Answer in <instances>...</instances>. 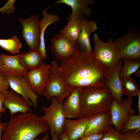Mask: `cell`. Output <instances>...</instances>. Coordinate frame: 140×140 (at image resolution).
Returning <instances> with one entry per match:
<instances>
[{
    "instance_id": "6da1fadb",
    "label": "cell",
    "mask_w": 140,
    "mask_h": 140,
    "mask_svg": "<svg viewBox=\"0 0 140 140\" xmlns=\"http://www.w3.org/2000/svg\"><path fill=\"white\" fill-rule=\"evenodd\" d=\"M59 68L64 82L74 89L105 87L109 72L92 53L79 49L72 58L61 62Z\"/></svg>"
},
{
    "instance_id": "7a4b0ae2",
    "label": "cell",
    "mask_w": 140,
    "mask_h": 140,
    "mask_svg": "<svg viewBox=\"0 0 140 140\" xmlns=\"http://www.w3.org/2000/svg\"><path fill=\"white\" fill-rule=\"evenodd\" d=\"M50 129L47 124L32 111L11 117L3 132L1 140H34Z\"/></svg>"
},
{
    "instance_id": "3957f363",
    "label": "cell",
    "mask_w": 140,
    "mask_h": 140,
    "mask_svg": "<svg viewBox=\"0 0 140 140\" xmlns=\"http://www.w3.org/2000/svg\"><path fill=\"white\" fill-rule=\"evenodd\" d=\"M113 99L108 88H82L80 117H93L102 112L110 111Z\"/></svg>"
},
{
    "instance_id": "277c9868",
    "label": "cell",
    "mask_w": 140,
    "mask_h": 140,
    "mask_svg": "<svg viewBox=\"0 0 140 140\" xmlns=\"http://www.w3.org/2000/svg\"><path fill=\"white\" fill-rule=\"evenodd\" d=\"M50 72L49 81L41 95L48 100L55 97L60 102L62 103L65 99L71 94L74 89L67 86L62 80L56 59L51 64Z\"/></svg>"
},
{
    "instance_id": "5b68a950",
    "label": "cell",
    "mask_w": 140,
    "mask_h": 140,
    "mask_svg": "<svg viewBox=\"0 0 140 140\" xmlns=\"http://www.w3.org/2000/svg\"><path fill=\"white\" fill-rule=\"evenodd\" d=\"M93 39L94 49L92 54L109 72L111 71L121 60L117 57L114 42L111 39L107 42L103 41L96 33Z\"/></svg>"
},
{
    "instance_id": "8992f818",
    "label": "cell",
    "mask_w": 140,
    "mask_h": 140,
    "mask_svg": "<svg viewBox=\"0 0 140 140\" xmlns=\"http://www.w3.org/2000/svg\"><path fill=\"white\" fill-rule=\"evenodd\" d=\"M51 49L56 59L61 63L73 57L79 47L77 40L73 39L60 32L51 39Z\"/></svg>"
},
{
    "instance_id": "52a82bcc",
    "label": "cell",
    "mask_w": 140,
    "mask_h": 140,
    "mask_svg": "<svg viewBox=\"0 0 140 140\" xmlns=\"http://www.w3.org/2000/svg\"><path fill=\"white\" fill-rule=\"evenodd\" d=\"M51 101L49 106L41 107L42 110L45 113L41 118L48 125L50 135L56 133L59 136L63 132V126L66 118L63 110L62 103L60 102L55 97H52Z\"/></svg>"
},
{
    "instance_id": "ba28073f",
    "label": "cell",
    "mask_w": 140,
    "mask_h": 140,
    "mask_svg": "<svg viewBox=\"0 0 140 140\" xmlns=\"http://www.w3.org/2000/svg\"><path fill=\"white\" fill-rule=\"evenodd\" d=\"M114 43L119 59L140 61V37L137 33L128 32Z\"/></svg>"
},
{
    "instance_id": "9c48e42d",
    "label": "cell",
    "mask_w": 140,
    "mask_h": 140,
    "mask_svg": "<svg viewBox=\"0 0 140 140\" xmlns=\"http://www.w3.org/2000/svg\"><path fill=\"white\" fill-rule=\"evenodd\" d=\"M133 101L132 97H128L127 99H122L119 103L113 98L110 111L111 120L115 129L120 132L130 116L136 113L132 107Z\"/></svg>"
},
{
    "instance_id": "30bf717a",
    "label": "cell",
    "mask_w": 140,
    "mask_h": 140,
    "mask_svg": "<svg viewBox=\"0 0 140 140\" xmlns=\"http://www.w3.org/2000/svg\"><path fill=\"white\" fill-rule=\"evenodd\" d=\"M39 19L37 14L32 15L26 19L20 17L17 19L23 26L22 37L31 50H37L39 48L40 35Z\"/></svg>"
},
{
    "instance_id": "8fae6325",
    "label": "cell",
    "mask_w": 140,
    "mask_h": 140,
    "mask_svg": "<svg viewBox=\"0 0 140 140\" xmlns=\"http://www.w3.org/2000/svg\"><path fill=\"white\" fill-rule=\"evenodd\" d=\"M4 76L11 89L27 100L30 106L33 105L34 108H38V96L24 76Z\"/></svg>"
},
{
    "instance_id": "7c38bea8",
    "label": "cell",
    "mask_w": 140,
    "mask_h": 140,
    "mask_svg": "<svg viewBox=\"0 0 140 140\" xmlns=\"http://www.w3.org/2000/svg\"><path fill=\"white\" fill-rule=\"evenodd\" d=\"M51 64H44L40 67L29 71L24 76L36 93L41 95L50 78Z\"/></svg>"
},
{
    "instance_id": "4fadbf2b",
    "label": "cell",
    "mask_w": 140,
    "mask_h": 140,
    "mask_svg": "<svg viewBox=\"0 0 140 140\" xmlns=\"http://www.w3.org/2000/svg\"><path fill=\"white\" fill-rule=\"evenodd\" d=\"M113 126L110 111L102 112L90 120L86 126L84 136L94 134L103 135L112 128Z\"/></svg>"
},
{
    "instance_id": "5bb4252c",
    "label": "cell",
    "mask_w": 140,
    "mask_h": 140,
    "mask_svg": "<svg viewBox=\"0 0 140 140\" xmlns=\"http://www.w3.org/2000/svg\"><path fill=\"white\" fill-rule=\"evenodd\" d=\"M5 93L4 106L9 110L11 117L18 113L31 111L28 102L18 93L10 89Z\"/></svg>"
},
{
    "instance_id": "9a60e30c",
    "label": "cell",
    "mask_w": 140,
    "mask_h": 140,
    "mask_svg": "<svg viewBox=\"0 0 140 140\" xmlns=\"http://www.w3.org/2000/svg\"><path fill=\"white\" fill-rule=\"evenodd\" d=\"M20 54L14 55L0 54L3 64L0 68V73L4 76H24L29 71L20 64Z\"/></svg>"
},
{
    "instance_id": "2e32d148",
    "label": "cell",
    "mask_w": 140,
    "mask_h": 140,
    "mask_svg": "<svg viewBox=\"0 0 140 140\" xmlns=\"http://www.w3.org/2000/svg\"><path fill=\"white\" fill-rule=\"evenodd\" d=\"M95 3L93 0H59L57 1L50 8L59 3H64L70 7L72 10L71 14L67 17L80 19L82 17L87 18L91 15L92 10L90 6Z\"/></svg>"
},
{
    "instance_id": "e0dca14e",
    "label": "cell",
    "mask_w": 140,
    "mask_h": 140,
    "mask_svg": "<svg viewBox=\"0 0 140 140\" xmlns=\"http://www.w3.org/2000/svg\"><path fill=\"white\" fill-rule=\"evenodd\" d=\"M93 117H80L76 120L66 119L63 132L71 140H77L84 136V133L89 122Z\"/></svg>"
},
{
    "instance_id": "ac0fdd59",
    "label": "cell",
    "mask_w": 140,
    "mask_h": 140,
    "mask_svg": "<svg viewBox=\"0 0 140 140\" xmlns=\"http://www.w3.org/2000/svg\"><path fill=\"white\" fill-rule=\"evenodd\" d=\"M81 29L77 40L79 49L85 52L92 53V49L90 38L92 33L98 29L97 24L94 20L88 21L87 18L82 17Z\"/></svg>"
},
{
    "instance_id": "d6986e66",
    "label": "cell",
    "mask_w": 140,
    "mask_h": 140,
    "mask_svg": "<svg viewBox=\"0 0 140 140\" xmlns=\"http://www.w3.org/2000/svg\"><path fill=\"white\" fill-rule=\"evenodd\" d=\"M81 88L74 89L62 104L63 111L66 118H75L80 117V95Z\"/></svg>"
},
{
    "instance_id": "ffe728a7",
    "label": "cell",
    "mask_w": 140,
    "mask_h": 140,
    "mask_svg": "<svg viewBox=\"0 0 140 140\" xmlns=\"http://www.w3.org/2000/svg\"><path fill=\"white\" fill-rule=\"evenodd\" d=\"M123 65L122 60L121 59L115 68L109 72L105 86V88L110 89L113 98H115L119 103L121 102L123 95L119 74Z\"/></svg>"
},
{
    "instance_id": "44dd1931",
    "label": "cell",
    "mask_w": 140,
    "mask_h": 140,
    "mask_svg": "<svg viewBox=\"0 0 140 140\" xmlns=\"http://www.w3.org/2000/svg\"><path fill=\"white\" fill-rule=\"evenodd\" d=\"M20 54V64L28 71L38 69L44 64V58L39 50L31 49L24 53Z\"/></svg>"
},
{
    "instance_id": "7402d4cb",
    "label": "cell",
    "mask_w": 140,
    "mask_h": 140,
    "mask_svg": "<svg viewBox=\"0 0 140 140\" xmlns=\"http://www.w3.org/2000/svg\"><path fill=\"white\" fill-rule=\"evenodd\" d=\"M43 14V18L39 21L40 35V45L38 50L44 59H46L47 52L44 39L45 32L47 26L53 23L58 22L60 18L58 15H55L53 13L49 14L44 11Z\"/></svg>"
},
{
    "instance_id": "603a6c76",
    "label": "cell",
    "mask_w": 140,
    "mask_h": 140,
    "mask_svg": "<svg viewBox=\"0 0 140 140\" xmlns=\"http://www.w3.org/2000/svg\"><path fill=\"white\" fill-rule=\"evenodd\" d=\"M66 26L60 31L73 39L77 40L81 29V19L71 18Z\"/></svg>"
},
{
    "instance_id": "cb8c5ba5",
    "label": "cell",
    "mask_w": 140,
    "mask_h": 140,
    "mask_svg": "<svg viewBox=\"0 0 140 140\" xmlns=\"http://www.w3.org/2000/svg\"><path fill=\"white\" fill-rule=\"evenodd\" d=\"M122 95L132 97L137 96L140 90L136 81L131 77L121 79Z\"/></svg>"
},
{
    "instance_id": "d4e9b609",
    "label": "cell",
    "mask_w": 140,
    "mask_h": 140,
    "mask_svg": "<svg viewBox=\"0 0 140 140\" xmlns=\"http://www.w3.org/2000/svg\"><path fill=\"white\" fill-rule=\"evenodd\" d=\"M0 46L10 53L14 54L19 52L22 45L17 36L14 35L10 39H0Z\"/></svg>"
},
{
    "instance_id": "484cf974",
    "label": "cell",
    "mask_w": 140,
    "mask_h": 140,
    "mask_svg": "<svg viewBox=\"0 0 140 140\" xmlns=\"http://www.w3.org/2000/svg\"><path fill=\"white\" fill-rule=\"evenodd\" d=\"M140 66V61L125 59L120 71L119 76L121 79L131 77L139 69Z\"/></svg>"
},
{
    "instance_id": "4316f807",
    "label": "cell",
    "mask_w": 140,
    "mask_h": 140,
    "mask_svg": "<svg viewBox=\"0 0 140 140\" xmlns=\"http://www.w3.org/2000/svg\"><path fill=\"white\" fill-rule=\"evenodd\" d=\"M140 129V115H133L130 117L122 130L121 133L135 130L136 133L139 132Z\"/></svg>"
},
{
    "instance_id": "83f0119b",
    "label": "cell",
    "mask_w": 140,
    "mask_h": 140,
    "mask_svg": "<svg viewBox=\"0 0 140 140\" xmlns=\"http://www.w3.org/2000/svg\"><path fill=\"white\" fill-rule=\"evenodd\" d=\"M123 139L122 134L112 128L103 134L100 140H123Z\"/></svg>"
},
{
    "instance_id": "f1b7e54d",
    "label": "cell",
    "mask_w": 140,
    "mask_h": 140,
    "mask_svg": "<svg viewBox=\"0 0 140 140\" xmlns=\"http://www.w3.org/2000/svg\"><path fill=\"white\" fill-rule=\"evenodd\" d=\"M15 0H9L3 7L0 9V12L3 14H12L15 11Z\"/></svg>"
},
{
    "instance_id": "f546056e",
    "label": "cell",
    "mask_w": 140,
    "mask_h": 140,
    "mask_svg": "<svg viewBox=\"0 0 140 140\" xmlns=\"http://www.w3.org/2000/svg\"><path fill=\"white\" fill-rule=\"evenodd\" d=\"M123 140H140V133H136L135 130H131L122 133Z\"/></svg>"
},
{
    "instance_id": "4dcf8cb0",
    "label": "cell",
    "mask_w": 140,
    "mask_h": 140,
    "mask_svg": "<svg viewBox=\"0 0 140 140\" xmlns=\"http://www.w3.org/2000/svg\"><path fill=\"white\" fill-rule=\"evenodd\" d=\"M10 87L8 81L3 75L0 73V92L5 93Z\"/></svg>"
},
{
    "instance_id": "1f68e13d",
    "label": "cell",
    "mask_w": 140,
    "mask_h": 140,
    "mask_svg": "<svg viewBox=\"0 0 140 140\" xmlns=\"http://www.w3.org/2000/svg\"><path fill=\"white\" fill-rule=\"evenodd\" d=\"M103 135L99 134H93L84 136L77 140H100Z\"/></svg>"
},
{
    "instance_id": "d6a6232c",
    "label": "cell",
    "mask_w": 140,
    "mask_h": 140,
    "mask_svg": "<svg viewBox=\"0 0 140 140\" xmlns=\"http://www.w3.org/2000/svg\"><path fill=\"white\" fill-rule=\"evenodd\" d=\"M5 97V93L0 92V114L5 112L6 108L4 106Z\"/></svg>"
},
{
    "instance_id": "836d02e7",
    "label": "cell",
    "mask_w": 140,
    "mask_h": 140,
    "mask_svg": "<svg viewBox=\"0 0 140 140\" xmlns=\"http://www.w3.org/2000/svg\"><path fill=\"white\" fill-rule=\"evenodd\" d=\"M7 124V122H0V140H1L2 134L6 127Z\"/></svg>"
},
{
    "instance_id": "e575fe53",
    "label": "cell",
    "mask_w": 140,
    "mask_h": 140,
    "mask_svg": "<svg viewBox=\"0 0 140 140\" xmlns=\"http://www.w3.org/2000/svg\"><path fill=\"white\" fill-rule=\"evenodd\" d=\"M61 140H71L63 132L59 136Z\"/></svg>"
},
{
    "instance_id": "d590c367",
    "label": "cell",
    "mask_w": 140,
    "mask_h": 140,
    "mask_svg": "<svg viewBox=\"0 0 140 140\" xmlns=\"http://www.w3.org/2000/svg\"><path fill=\"white\" fill-rule=\"evenodd\" d=\"M138 97V100L137 104V108L138 111V114L140 115V92H139L137 96Z\"/></svg>"
},
{
    "instance_id": "8d00e7d4",
    "label": "cell",
    "mask_w": 140,
    "mask_h": 140,
    "mask_svg": "<svg viewBox=\"0 0 140 140\" xmlns=\"http://www.w3.org/2000/svg\"><path fill=\"white\" fill-rule=\"evenodd\" d=\"M49 138V135L48 133H47L42 138L40 139L36 138L34 140H48Z\"/></svg>"
},
{
    "instance_id": "74e56055",
    "label": "cell",
    "mask_w": 140,
    "mask_h": 140,
    "mask_svg": "<svg viewBox=\"0 0 140 140\" xmlns=\"http://www.w3.org/2000/svg\"><path fill=\"white\" fill-rule=\"evenodd\" d=\"M51 140H60L58 135L56 133H53L52 135Z\"/></svg>"
},
{
    "instance_id": "f35d334b",
    "label": "cell",
    "mask_w": 140,
    "mask_h": 140,
    "mask_svg": "<svg viewBox=\"0 0 140 140\" xmlns=\"http://www.w3.org/2000/svg\"><path fill=\"white\" fill-rule=\"evenodd\" d=\"M134 74L136 76L140 77V69H138Z\"/></svg>"
},
{
    "instance_id": "ab89813d",
    "label": "cell",
    "mask_w": 140,
    "mask_h": 140,
    "mask_svg": "<svg viewBox=\"0 0 140 140\" xmlns=\"http://www.w3.org/2000/svg\"><path fill=\"white\" fill-rule=\"evenodd\" d=\"M3 64L2 60L0 56V68L1 67Z\"/></svg>"
},
{
    "instance_id": "60d3db41",
    "label": "cell",
    "mask_w": 140,
    "mask_h": 140,
    "mask_svg": "<svg viewBox=\"0 0 140 140\" xmlns=\"http://www.w3.org/2000/svg\"><path fill=\"white\" fill-rule=\"evenodd\" d=\"M1 114H0V122H1Z\"/></svg>"
}]
</instances>
